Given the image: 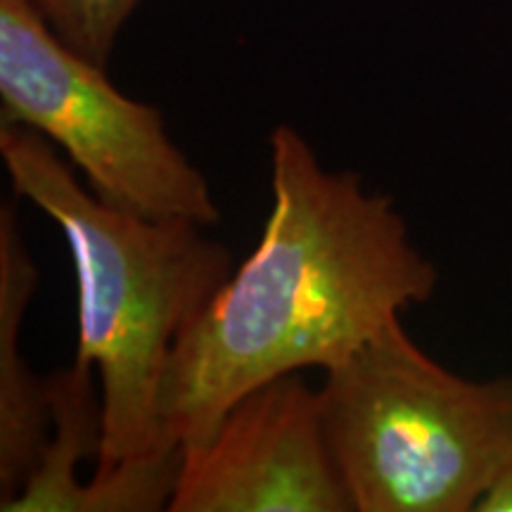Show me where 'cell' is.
I'll list each match as a JSON object with an SVG mask.
<instances>
[{
  "mask_svg": "<svg viewBox=\"0 0 512 512\" xmlns=\"http://www.w3.org/2000/svg\"><path fill=\"white\" fill-rule=\"evenodd\" d=\"M437 283L392 197L325 169L297 128L275 126L259 245L178 337L159 392L162 439L197 444L252 389L337 366Z\"/></svg>",
  "mask_w": 512,
  "mask_h": 512,
  "instance_id": "cell-1",
  "label": "cell"
},
{
  "mask_svg": "<svg viewBox=\"0 0 512 512\" xmlns=\"http://www.w3.org/2000/svg\"><path fill=\"white\" fill-rule=\"evenodd\" d=\"M0 157L15 188L62 230L79 304L74 361L100 377L98 467L171 448L159 392L178 337L235 271L233 254L185 219H150L100 200L60 150L27 126L0 124Z\"/></svg>",
  "mask_w": 512,
  "mask_h": 512,
  "instance_id": "cell-2",
  "label": "cell"
},
{
  "mask_svg": "<svg viewBox=\"0 0 512 512\" xmlns=\"http://www.w3.org/2000/svg\"><path fill=\"white\" fill-rule=\"evenodd\" d=\"M323 373L325 434L356 512H472L512 465V377L451 373L401 318Z\"/></svg>",
  "mask_w": 512,
  "mask_h": 512,
  "instance_id": "cell-3",
  "label": "cell"
},
{
  "mask_svg": "<svg viewBox=\"0 0 512 512\" xmlns=\"http://www.w3.org/2000/svg\"><path fill=\"white\" fill-rule=\"evenodd\" d=\"M0 124L41 133L100 200L150 219L221 221L207 176L169 136L164 114L121 93L31 0H0Z\"/></svg>",
  "mask_w": 512,
  "mask_h": 512,
  "instance_id": "cell-4",
  "label": "cell"
},
{
  "mask_svg": "<svg viewBox=\"0 0 512 512\" xmlns=\"http://www.w3.org/2000/svg\"><path fill=\"white\" fill-rule=\"evenodd\" d=\"M169 512H356L302 373L261 384L183 446Z\"/></svg>",
  "mask_w": 512,
  "mask_h": 512,
  "instance_id": "cell-5",
  "label": "cell"
},
{
  "mask_svg": "<svg viewBox=\"0 0 512 512\" xmlns=\"http://www.w3.org/2000/svg\"><path fill=\"white\" fill-rule=\"evenodd\" d=\"M38 285L17 209L0 204V503L19 494L50 437L48 380L19 351V330Z\"/></svg>",
  "mask_w": 512,
  "mask_h": 512,
  "instance_id": "cell-6",
  "label": "cell"
},
{
  "mask_svg": "<svg viewBox=\"0 0 512 512\" xmlns=\"http://www.w3.org/2000/svg\"><path fill=\"white\" fill-rule=\"evenodd\" d=\"M48 380L50 437L17 496L0 503L3 512H76L83 458H98L102 444V399L95 368L74 361Z\"/></svg>",
  "mask_w": 512,
  "mask_h": 512,
  "instance_id": "cell-7",
  "label": "cell"
},
{
  "mask_svg": "<svg viewBox=\"0 0 512 512\" xmlns=\"http://www.w3.org/2000/svg\"><path fill=\"white\" fill-rule=\"evenodd\" d=\"M69 48L107 67L114 43L143 0H31Z\"/></svg>",
  "mask_w": 512,
  "mask_h": 512,
  "instance_id": "cell-8",
  "label": "cell"
},
{
  "mask_svg": "<svg viewBox=\"0 0 512 512\" xmlns=\"http://www.w3.org/2000/svg\"><path fill=\"white\" fill-rule=\"evenodd\" d=\"M479 512H512V465L479 503Z\"/></svg>",
  "mask_w": 512,
  "mask_h": 512,
  "instance_id": "cell-9",
  "label": "cell"
}]
</instances>
